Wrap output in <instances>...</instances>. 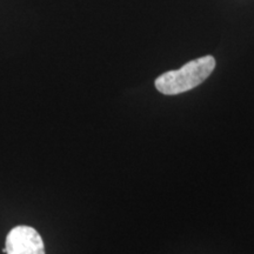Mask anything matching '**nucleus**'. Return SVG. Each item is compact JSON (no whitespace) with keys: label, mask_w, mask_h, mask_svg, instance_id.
<instances>
[{"label":"nucleus","mask_w":254,"mask_h":254,"mask_svg":"<svg viewBox=\"0 0 254 254\" xmlns=\"http://www.w3.org/2000/svg\"><path fill=\"white\" fill-rule=\"evenodd\" d=\"M215 67V59L205 56L185 64L182 68L168 71L155 79V88L165 95L184 93L199 86Z\"/></svg>","instance_id":"f257e3e1"},{"label":"nucleus","mask_w":254,"mask_h":254,"mask_svg":"<svg viewBox=\"0 0 254 254\" xmlns=\"http://www.w3.org/2000/svg\"><path fill=\"white\" fill-rule=\"evenodd\" d=\"M6 254H45L43 238L30 226L12 228L6 238Z\"/></svg>","instance_id":"f03ea898"}]
</instances>
